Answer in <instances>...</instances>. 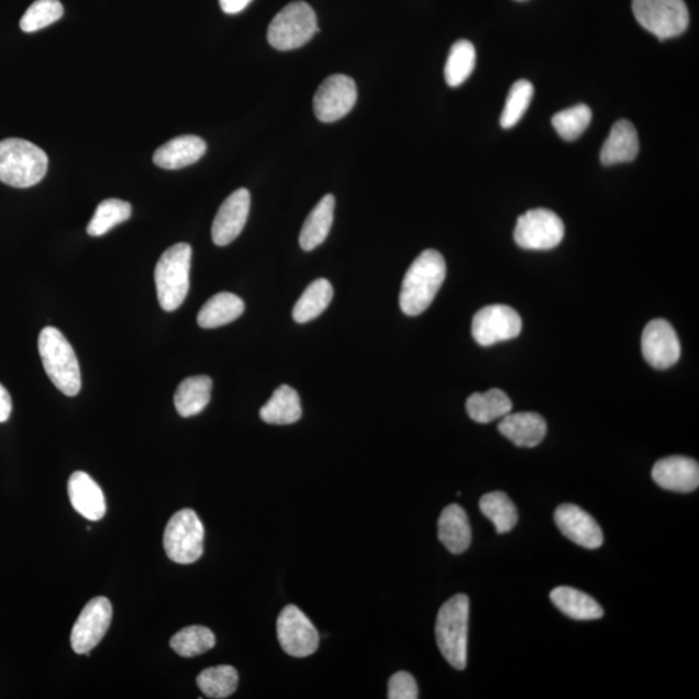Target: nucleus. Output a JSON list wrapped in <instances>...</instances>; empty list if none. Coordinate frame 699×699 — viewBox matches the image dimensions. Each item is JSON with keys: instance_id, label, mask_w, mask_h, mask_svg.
Segmentation results:
<instances>
[{"instance_id": "28", "label": "nucleus", "mask_w": 699, "mask_h": 699, "mask_svg": "<svg viewBox=\"0 0 699 699\" xmlns=\"http://www.w3.org/2000/svg\"><path fill=\"white\" fill-rule=\"evenodd\" d=\"M512 408V400L500 389L475 392L466 400V412L478 424H490L495 420L502 419L511 413Z\"/></svg>"}, {"instance_id": "3", "label": "nucleus", "mask_w": 699, "mask_h": 699, "mask_svg": "<svg viewBox=\"0 0 699 699\" xmlns=\"http://www.w3.org/2000/svg\"><path fill=\"white\" fill-rule=\"evenodd\" d=\"M469 599L456 595L443 603L435 623V637L440 651L451 666L466 668L468 661Z\"/></svg>"}, {"instance_id": "37", "label": "nucleus", "mask_w": 699, "mask_h": 699, "mask_svg": "<svg viewBox=\"0 0 699 699\" xmlns=\"http://www.w3.org/2000/svg\"><path fill=\"white\" fill-rule=\"evenodd\" d=\"M63 14V4L58 0H36L21 19V31L25 33L42 31L60 20Z\"/></svg>"}, {"instance_id": "36", "label": "nucleus", "mask_w": 699, "mask_h": 699, "mask_svg": "<svg viewBox=\"0 0 699 699\" xmlns=\"http://www.w3.org/2000/svg\"><path fill=\"white\" fill-rule=\"evenodd\" d=\"M534 97L533 84L526 79H520L509 91L504 111L500 116V125L504 129H512L519 123L524 113H526L531 99Z\"/></svg>"}, {"instance_id": "12", "label": "nucleus", "mask_w": 699, "mask_h": 699, "mask_svg": "<svg viewBox=\"0 0 699 699\" xmlns=\"http://www.w3.org/2000/svg\"><path fill=\"white\" fill-rule=\"evenodd\" d=\"M113 608L106 597H95L78 617L71 630L70 644L77 654L90 655L111 628Z\"/></svg>"}, {"instance_id": "26", "label": "nucleus", "mask_w": 699, "mask_h": 699, "mask_svg": "<svg viewBox=\"0 0 699 699\" xmlns=\"http://www.w3.org/2000/svg\"><path fill=\"white\" fill-rule=\"evenodd\" d=\"M245 311V303L242 298L223 291L210 298L202 306L198 315V323L203 330H213L235 322Z\"/></svg>"}, {"instance_id": "16", "label": "nucleus", "mask_w": 699, "mask_h": 699, "mask_svg": "<svg viewBox=\"0 0 699 699\" xmlns=\"http://www.w3.org/2000/svg\"><path fill=\"white\" fill-rule=\"evenodd\" d=\"M555 521L561 533L580 547H601L603 534L600 524L581 508L574 504L559 506L555 512Z\"/></svg>"}, {"instance_id": "30", "label": "nucleus", "mask_w": 699, "mask_h": 699, "mask_svg": "<svg viewBox=\"0 0 699 699\" xmlns=\"http://www.w3.org/2000/svg\"><path fill=\"white\" fill-rule=\"evenodd\" d=\"M479 509L486 519L493 523L498 534L509 533L519 522L514 502L504 492L495 491L484 495L479 501Z\"/></svg>"}, {"instance_id": "4", "label": "nucleus", "mask_w": 699, "mask_h": 699, "mask_svg": "<svg viewBox=\"0 0 699 699\" xmlns=\"http://www.w3.org/2000/svg\"><path fill=\"white\" fill-rule=\"evenodd\" d=\"M48 157L35 144L11 137L0 142V181L14 188L38 185L46 177Z\"/></svg>"}, {"instance_id": "27", "label": "nucleus", "mask_w": 699, "mask_h": 699, "mask_svg": "<svg viewBox=\"0 0 699 699\" xmlns=\"http://www.w3.org/2000/svg\"><path fill=\"white\" fill-rule=\"evenodd\" d=\"M551 600L559 611L575 621H595L603 617V610L593 597L572 587H557Z\"/></svg>"}, {"instance_id": "9", "label": "nucleus", "mask_w": 699, "mask_h": 699, "mask_svg": "<svg viewBox=\"0 0 699 699\" xmlns=\"http://www.w3.org/2000/svg\"><path fill=\"white\" fill-rule=\"evenodd\" d=\"M565 225L561 218L548 209L529 210L517 221L514 240L528 251H550L563 242Z\"/></svg>"}, {"instance_id": "18", "label": "nucleus", "mask_w": 699, "mask_h": 699, "mask_svg": "<svg viewBox=\"0 0 699 699\" xmlns=\"http://www.w3.org/2000/svg\"><path fill=\"white\" fill-rule=\"evenodd\" d=\"M68 493L73 508L85 519L99 521L106 515L104 493L87 473H73L68 482Z\"/></svg>"}, {"instance_id": "34", "label": "nucleus", "mask_w": 699, "mask_h": 699, "mask_svg": "<svg viewBox=\"0 0 699 699\" xmlns=\"http://www.w3.org/2000/svg\"><path fill=\"white\" fill-rule=\"evenodd\" d=\"M131 206L127 201L120 199H109L100 202L95 214L91 218L89 225H87V233L90 236H103L107 232L111 231L123 222L130 220Z\"/></svg>"}, {"instance_id": "32", "label": "nucleus", "mask_w": 699, "mask_h": 699, "mask_svg": "<svg viewBox=\"0 0 699 699\" xmlns=\"http://www.w3.org/2000/svg\"><path fill=\"white\" fill-rule=\"evenodd\" d=\"M171 650L180 657L192 658L207 653L215 646V636L203 625H191L175 633L170 640Z\"/></svg>"}, {"instance_id": "17", "label": "nucleus", "mask_w": 699, "mask_h": 699, "mask_svg": "<svg viewBox=\"0 0 699 699\" xmlns=\"http://www.w3.org/2000/svg\"><path fill=\"white\" fill-rule=\"evenodd\" d=\"M652 477L661 489L694 492L699 486V465L695 458L669 456L655 463Z\"/></svg>"}, {"instance_id": "1", "label": "nucleus", "mask_w": 699, "mask_h": 699, "mask_svg": "<svg viewBox=\"0 0 699 699\" xmlns=\"http://www.w3.org/2000/svg\"><path fill=\"white\" fill-rule=\"evenodd\" d=\"M446 279V260L440 252L428 249L414 259L400 289V309L408 317H418L432 304Z\"/></svg>"}, {"instance_id": "24", "label": "nucleus", "mask_w": 699, "mask_h": 699, "mask_svg": "<svg viewBox=\"0 0 699 699\" xmlns=\"http://www.w3.org/2000/svg\"><path fill=\"white\" fill-rule=\"evenodd\" d=\"M213 381L208 376L186 378L178 386L174 404L181 418H192L206 410L211 399Z\"/></svg>"}, {"instance_id": "7", "label": "nucleus", "mask_w": 699, "mask_h": 699, "mask_svg": "<svg viewBox=\"0 0 699 699\" xmlns=\"http://www.w3.org/2000/svg\"><path fill=\"white\" fill-rule=\"evenodd\" d=\"M206 529L192 509H181L166 524L164 548L174 563L189 565L196 563L203 553Z\"/></svg>"}, {"instance_id": "5", "label": "nucleus", "mask_w": 699, "mask_h": 699, "mask_svg": "<svg viewBox=\"0 0 699 699\" xmlns=\"http://www.w3.org/2000/svg\"><path fill=\"white\" fill-rule=\"evenodd\" d=\"M192 247L175 244L158 259L155 282L159 306L167 312L178 310L186 301L191 274Z\"/></svg>"}, {"instance_id": "14", "label": "nucleus", "mask_w": 699, "mask_h": 699, "mask_svg": "<svg viewBox=\"0 0 699 699\" xmlns=\"http://www.w3.org/2000/svg\"><path fill=\"white\" fill-rule=\"evenodd\" d=\"M644 358L655 369H668L680 359L681 346L674 326L665 319L647 323L641 337Z\"/></svg>"}, {"instance_id": "8", "label": "nucleus", "mask_w": 699, "mask_h": 699, "mask_svg": "<svg viewBox=\"0 0 699 699\" xmlns=\"http://www.w3.org/2000/svg\"><path fill=\"white\" fill-rule=\"evenodd\" d=\"M632 11L637 23L659 41L681 35L689 25L684 0H632Z\"/></svg>"}, {"instance_id": "25", "label": "nucleus", "mask_w": 699, "mask_h": 699, "mask_svg": "<svg viewBox=\"0 0 699 699\" xmlns=\"http://www.w3.org/2000/svg\"><path fill=\"white\" fill-rule=\"evenodd\" d=\"M259 417L267 424L290 425L302 418L300 396L289 385H281L260 408Z\"/></svg>"}, {"instance_id": "10", "label": "nucleus", "mask_w": 699, "mask_h": 699, "mask_svg": "<svg viewBox=\"0 0 699 699\" xmlns=\"http://www.w3.org/2000/svg\"><path fill=\"white\" fill-rule=\"evenodd\" d=\"M522 320L519 312L506 304L480 309L471 323L473 339L480 346H492L520 336Z\"/></svg>"}, {"instance_id": "23", "label": "nucleus", "mask_w": 699, "mask_h": 699, "mask_svg": "<svg viewBox=\"0 0 699 699\" xmlns=\"http://www.w3.org/2000/svg\"><path fill=\"white\" fill-rule=\"evenodd\" d=\"M334 207H336L334 196L325 195L306 218L300 235V245L303 251H314L325 242L332 229Z\"/></svg>"}, {"instance_id": "41", "label": "nucleus", "mask_w": 699, "mask_h": 699, "mask_svg": "<svg viewBox=\"0 0 699 699\" xmlns=\"http://www.w3.org/2000/svg\"><path fill=\"white\" fill-rule=\"evenodd\" d=\"M520 2H523V0H520Z\"/></svg>"}, {"instance_id": "40", "label": "nucleus", "mask_w": 699, "mask_h": 699, "mask_svg": "<svg viewBox=\"0 0 699 699\" xmlns=\"http://www.w3.org/2000/svg\"><path fill=\"white\" fill-rule=\"evenodd\" d=\"M252 0H220L221 9L228 14H236L246 9Z\"/></svg>"}, {"instance_id": "39", "label": "nucleus", "mask_w": 699, "mask_h": 699, "mask_svg": "<svg viewBox=\"0 0 699 699\" xmlns=\"http://www.w3.org/2000/svg\"><path fill=\"white\" fill-rule=\"evenodd\" d=\"M12 412V398L9 390L0 384V422H5L10 419Z\"/></svg>"}, {"instance_id": "35", "label": "nucleus", "mask_w": 699, "mask_h": 699, "mask_svg": "<svg viewBox=\"0 0 699 699\" xmlns=\"http://www.w3.org/2000/svg\"><path fill=\"white\" fill-rule=\"evenodd\" d=\"M592 121V111L586 104H578L553 115L552 125L567 142L578 140Z\"/></svg>"}, {"instance_id": "13", "label": "nucleus", "mask_w": 699, "mask_h": 699, "mask_svg": "<svg viewBox=\"0 0 699 699\" xmlns=\"http://www.w3.org/2000/svg\"><path fill=\"white\" fill-rule=\"evenodd\" d=\"M358 100V89L353 78L344 75L328 77L320 85L314 98L317 119L324 123L344 119Z\"/></svg>"}, {"instance_id": "21", "label": "nucleus", "mask_w": 699, "mask_h": 699, "mask_svg": "<svg viewBox=\"0 0 699 699\" xmlns=\"http://www.w3.org/2000/svg\"><path fill=\"white\" fill-rule=\"evenodd\" d=\"M640 143L635 126L628 120L615 122L603 143L600 158L606 166L632 163L639 155Z\"/></svg>"}, {"instance_id": "22", "label": "nucleus", "mask_w": 699, "mask_h": 699, "mask_svg": "<svg viewBox=\"0 0 699 699\" xmlns=\"http://www.w3.org/2000/svg\"><path fill=\"white\" fill-rule=\"evenodd\" d=\"M441 543L454 555H461L470 547L471 528L468 515L461 506L451 504L443 509L439 521Z\"/></svg>"}, {"instance_id": "2", "label": "nucleus", "mask_w": 699, "mask_h": 699, "mask_svg": "<svg viewBox=\"0 0 699 699\" xmlns=\"http://www.w3.org/2000/svg\"><path fill=\"white\" fill-rule=\"evenodd\" d=\"M38 348L49 380L63 395L76 397L81 391L82 377L69 341L56 328L46 326L40 334Z\"/></svg>"}, {"instance_id": "38", "label": "nucleus", "mask_w": 699, "mask_h": 699, "mask_svg": "<svg viewBox=\"0 0 699 699\" xmlns=\"http://www.w3.org/2000/svg\"><path fill=\"white\" fill-rule=\"evenodd\" d=\"M389 699H417L419 698V688L417 680L411 674L400 672L390 677L389 680Z\"/></svg>"}, {"instance_id": "20", "label": "nucleus", "mask_w": 699, "mask_h": 699, "mask_svg": "<svg viewBox=\"0 0 699 699\" xmlns=\"http://www.w3.org/2000/svg\"><path fill=\"white\" fill-rule=\"evenodd\" d=\"M498 429L517 447H536L547 435V422L534 412L508 413Z\"/></svg>"}, {"instance_id": "33", "label": "nucleus", "mask_w": 699, "mask_h": 699, "mask_svg": "<svg viewBox=\"0 0 699 699\" xmlns=\"http://www.w3.org/2000/svg\"><path fill=\"white\" fill-rule=\"evenodd\" d=\"M198 686L209 698H229L237 689L238 674L236 668L228 665L210 667L198 676Z\"/></svg>"}, {"instance_id": "31", "label": "nucleus", "mask_w": 699, "mask_h": 699, "mask_svg": "<svg viewBox=\"0 0 699 699\" xmlns=\"http://www.w3.org/2000/svg\"><path fill=\"white\" fill-rule=\"evenodd\" d=\"M476 67V48L473 43L461 40L451 47L444 78L451 87L462 86L468 79Z\"/></svg>"}, {"instance_id": "29", "label": "nucleus", "mask_w": 699, "mask_h": 699, "mask_svg": "<svg viewBox=\"0 0 699 699\" xmlns=\"http://www.w3.org/2000/svg\"><path fill=\"white\" fill-rule=\"evenodd\" d=\"M333 287L326 279H318L311 282L298 298L293 309V319L297 323L304 324L322 315L332 302Z\"/></svg>"}, {"instance_id": "11", "label": "nucleus", "mask_w": 699, "mask_h": 699, "mask_svg": "<svg viewBox=\"0 0 699 699\" xmlns=\"http://www.w3.org/2000/svg\"><path fill=\"white\" fill-rule=\"evenodd\" d=\"M282 651L291 657L304 658L319 647V632L301 609L288 606L282 609L276 622Z\"/></svg>"}, {"instance_id": "6", "label": "nucleus", "mask_w": 699, "mask_h": 699, "mask_svg": "<svg viewBox=\"0 0 699 699\" xmlns=\"http://www.w3.org/2000/svg\"><path fill=\"white\" fill-rule=\"evenodd\" d=\"M319 32L317 13L304 2L290 3L276 14L268 26L269 45L279 51L297 49Z\"/></svg>"}, {"instance_id": "19", "label": "nucleus", "mask_w": 699, "mask_h": 699, "mask_svg": "<svg viewBox=\"0 0 699 699\" xmlns=\"http://www.w3.org/2000/svg\"><path fill=\"white\" fill-rule=\"evenodd\" d=\"M207 143L196 135L174 137L153 155V163L165 170H179L199 162L207 153Z\"/></svg>"}, {"instance_id": "15", "label": "nucleus", "mask_w": 699, "mask_h": 699, "mask_svg": "<svg viewBox=\"0 0 699 699\" xmlns=\"http://www.w3.org/2000/svg\"><path fill=\"white\" fill-rule=\"evenodd\" d=\"M251 210V193L240 188L224 200L215 215L211 238L218 246H225L243 232Z\"/></svg>"}]
</instances>
